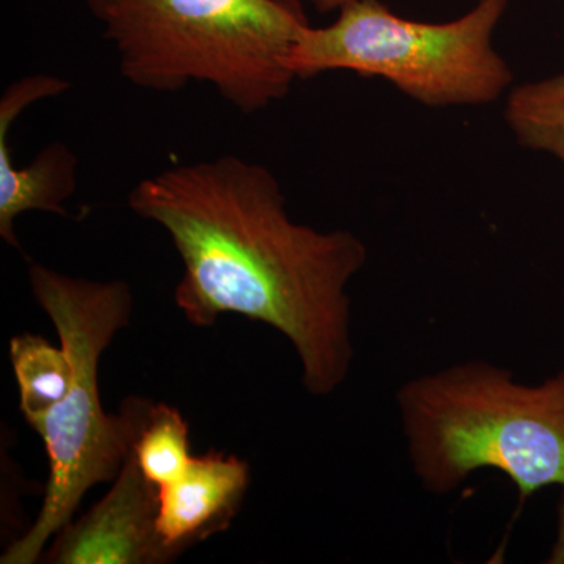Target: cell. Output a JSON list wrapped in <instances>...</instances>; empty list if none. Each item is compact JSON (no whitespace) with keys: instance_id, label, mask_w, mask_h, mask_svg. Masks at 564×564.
I'll list each match as a JSON object with an SVG mask.
<instances>
[{"instance_id":"1","label":"cell","mask_w":564,"mask_h":564,"mask_svg":"<svg viewBox=\"0 0 564 564\" xmlns=\"http://www.w3.org/2000/svg\"><path fill=\"white\" fill-rule=\"evenodd\" d=\"M128 206L172 239L184 267L174 302L192 325L234 314L272 326L311 395L345 383L355 356L347 288L367 262L355 232L293 221L278 177L232 154L147 177Z\"/></svg>"},{"instance_id":"12","label":"cell","mask_w":564,"mask_h":564,"mask_svg":"<svg viewBox=\"0 0 564 564\" xmlns=\"http://www.w3.org/2000/svg\"><path fill=\"white\" fill-rule=\"evenodd\" d=\"M549 564H564V491L562 500L558 503V522H556V540L554 547H552L549 558L545 560Z\"/></svg>"},{"instance_id":"6","label":"cell","mask_w":564,"mask_h":564,"mask_svg":"<svg viewBox=\"0 0 564 564\" xmlns=\"http://www.w3.org/2000/svg\"><path fill=\"white\" fill-rule=\"evenodd\" d=\"M115 484L79 521L55 536L52 564H163L173 562L158 530L159 488L128 456Z\"/></svg>"},{"instance_id":"3","label":"cell","mask_w":564,"mask_h":564,"mask_svg":"<svg viewBox=\"0 0 564 564\" xmlns=\"http://www.w3.org/2000/svg\"><path fill=\"white\" fill-rule=\"evenodd\" d=\"M29 282L68 352L73 378L61 402L28 422L43 441L50 478L35 522L7 547L2 564L39 562L52 538L73 521L85 494L118 477L152 404L129 397L120 414H107L99 392L102 352L131 323L128 282L68 276L40 263L29 267Z\"/></svg>"},{"instance_id":"5","label":"cell","mask_w":564,"mask_h":564,"mask_svg":"<svg viewBox=\"0 0 564 564\" xmlns=\"http://www.w3.org/2000/svg\"><path fill=\"white\" fill-rule=\"evenodd\" d=\"M508 0H477L454 21L404 20L380 0H350L326 28L307 25L285 65L296 80L352 70L391 82L429 107L486 106L502 98L514 74L492 46Z\"/></svg>"},{"instance_id":"11","label":"cell","mask_w":564,"mask_h":564,"mask_svg":"<svg viewBox=\"0 0 564 564\" xmlns=\"http://www.w3.org/2000/svg\"><path fill=\"white\" fill-rule=\"evenodd\" d=\"M188 433V423L180 410L165 403L151 404L132 454L141 474L158 488L180 478L191 464Z\"/></svg>"},{"instance_id":"10","label":"cell","mask_w":564,"mask_h":564,"mask_svg":"<svg viewBox=\"0 0 564 564\" xmlns=\"http://www.w3.org/2000/svg\"><path fill=\"white\" fill-rule=\"evenodd\" d=\"M10 361L25 422L50 411L68 391L73 366L62 345L55 347L39 334H18L10 340Z\"/></svg>"},{"instance_id":"13","label":"cell","mask_w":564,"mask_h":564,"mask_svg":"<svg viewBox=\"0 0 564 564\" xmlns=\"http://www.w3.org/2000/svg\"><path fill=\"white\" fill-rule=\"evenodd\" d=\"M307 2H310L318 13H329V11L339 10L340 7L350 2V0H307Z\"/></svg>"},{"instance_id":"8","label":"cell","mask_w":564,"mask_h":564,"mask_svg":"<svg viewBox=\"0 0 564 564\" xmlns=\"http://www.w3.org/2000/svg\"><path fill=\"white\" fill-rule=\"evenodd\" d=\"M250 466L236 455L193 456L187 469L159 488L158 530L177 558L192 545L225 532L239 513L250 486Z\"/></svg>"},{"instance_id":"4","label":"cell","mask_w":564,"mask_h":564,"mask_svg":"<svg viewBox=\"0 0 564 564\" xmlns=\"http://www.w3.org/2000/svg\"><path fill=\"white\" fill-rule=\"evenodd\" d=\"M141 90L177 93L209 84L254 115L281 101L295 77L285 65L310 25L299 0H84Z\"/></svg>"},{"instance_id":"9","label":"cell","mask_w":564,"mask_h":564,"mask_svg":"<svg viewBox=\"0 0 564 564\" xmlns=\"http://www.w3.org/2000/svg\"><path fill=\"white\" fill-rule=\"evenodd\" d=\"M503 118L521 147L564 165V73L511 88Z\"/></svg>"},{"instance_id":"2","label":"cell","mask_w":564,"mask_h":564,"mask_svg":"<svg viewBox=\"0 0 564 564\" xmlns=\"http://www.w3.org/2000/svg\"><path fill=\"white\" fill-rule=\"evenodd\" d=\"M397 406L413 473L434 496L484 469L507 475L521 500L564 491V370L527 384L473 359L406 381Z\"/></svg>"},{"instance_id":"7","label":"cell","mask_w":564,"mask_h":564,"mask_svg":"<svg viewBox=\"0 0 564 564\" xmlns=\"http://www.w3.org/2000/svg\"><path fill=\"white\" fill-rule=\"evenodd\" d=\"M70 84L62 77L35 74L14 80L0 98V237L21 250L14 221L29 210L68 217L66 199L77 188V158L61 141L47 144L28 166L14 165L10 131L22 111L43 99L57 98Z\"/></svg>"}]
</instances>
